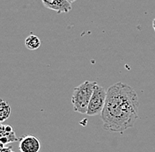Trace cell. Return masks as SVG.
Masks as SVG:
<instances>
[{
	"instance_id": "obj_1",
	"label": "cell",
	"mask_w": 155,
	"mask_h": 152,
	"mask_svg": "<svg viewBox=\"0 0 155 152\" xmlns=\"http://www.w3.org/2000/svg\"><path fill=\"white\" fill-rule=\"evenodd\" d=\"M139 100L135 90L118 82L107 90L105 106L101 114L103 128L109 132L124 133L134 127L138 119Z\"/></svg>"
},
{
	"instance_id": "obj_2",
	"label": "cell",
	"mask_w": 155,
	"mask_h": 152,
	"mask_svg": "<svg viewBox=\"0 0 155 152\" xmlns=\"http://www.w3.org/2000/svg\"><path fill=\"white\" fill-rule=\"evenodd\" d=\"M96 85L97 83L94 81H85L73 89L71 104L75 112L87 114L88 104Z\"/></svg>"
},
{
	"instance_id": "obj_3",
	"label": "cell",
	"mask_w": 155,
	"mask_h": 152,
	"mask_svg": "<svg viewBox=\"0 0 155 152\" xmlns=\"http://www.w3.org/2000/svg\"><path fill=\"white\" fill-rule=\"evenodd\" d=\"M107 99V91L99 86L98 84L94 88V93L91 97L87 107V114L88 116H95L102 113L103 108L105 106Z\"/></svg>"
},
{
	"instance_id": "obj_4",
	"label": "cell",
	"mask_w": 155,
	"mask_h": 152,
	"mask_svg": "<svg viewBox=\"0 0 155 152\" xmlns=\"http://www.w3.org/2000/svg\"><path fill=\"white\" fill-rule=\"evenodd\" d=\"M19 148L20 152H39L41 143L37 137L28 134L19 139Z\"/></svg>"
},
{
	"instance_id": "obj_5",
	"label": "cell",
	"mask_w": 155,
	"mask_h": 152,
	"mask_svg": "<svg viewBox=\"0 0 155 152\" xmlns=\"http://www.w3.org/2000/svg\"><path fill=\"white\" fill-rule=\"evenodd\" d=\"M43 5L58 13H67L71 10V4L68 0H41Z\"/></svg>"
},
{
	"instance_id": "obj_6",
	"label": "cell",
	"mask_w": 155,
	"mask_h": 152,
	"mask_svg": "<svg viewBox=\"0 0 155 152\" xmlns=\"http://www.w3.org/2000/svg\"><path fill=\"white\" fill-rule=\"evenodd\" d=\"M19 139L16 136L14 129L10 125L0 123V142L5 145L10 143L17 142Z\"/></svg>"
},
{
	"instance_id": "obj_7",
	"label": "cell",
	"mask_w": 155,
	"mask_h": 152,
	"mask_svg": "<svg viewBox=\"0 0 155 152\" xmlns=\"http://www.w3.org/2000/svg\"><path fill=\"white\" fill-rule=\"evenodd\" d=\"M11 106L9 103L0 99V123L6 121L11 115Z\"/></svg>"
},
{
	"instance_id": "obj_8",
	"label": "cell",
	"mask_w": 155,
	"mask_h": 152,
	"mask_svg": "<svg viewBox=\"0 0 155 152\" xmlns=\"http://www.w3.org/2000/svg\"><path fill=\"white\" fill-rule=\"evenodd\" d=\"M25 45L29 50H36L41 46V40L35 34H30L26 38Z\"/></svg>"
},
{
	"instance_id": "obj_9",
	"label": "cell",
	"mask_w": 155,
	"mask_h": 152,
	"mask_svg": "<svg viewBox=\"0 0 155 152\" xmlns=\"http://www.w3.org/2000/svg\"><path fill=\"white\" fill-rule=\"evenodd\" d=\"M0 152H15V151L12 149V147H10V146L9 147H6V146H5V148L3 150H1Z\"/></svg>"
},
{
	"instance_id": "obj_10",
	"label": "cell",
	"mask_w": 155,
	"mask_h": 152,
	"mask_svg": "<svg viewBox=\"0 0 155 152\" xmlns=\"http://www.w3.org/2000/svg\"><path fill=\"white\" fill-rule=\"evenodd\" d=\"M5 148V145L3 143H1V142H0V151H1V150H3Z\"/></svg>"
},
{
	"instance_id": "obj_11",
	"label": "cell",
	"mask_w": 155,
	"mask_h": 152,
	"mask_svg": "<svg viewBox=\"0 0 155 152\" xmlns=\"http://www.w3.org/2000/svg\"><path fill=\"white\" fill-rule=\"evenodd\" d=\"M153 30H154L155 32V19H153Z\"/></svg>"
},
{
	"instance_id": "obj_12",
	"label": "cell",
	"mask_w": 155,
	"mask_h": 152,
	"mask_svg": "<svg viewBox=\"0 0 155 152\" xmlns=\"http://www.w3.org/2000/svg\"><path fill=\"white\" fill-rule=\"evenodd\" d=\"M71 4H72V3H74V2H76V0H68Z\"/></svg>"
}]
</instances>
